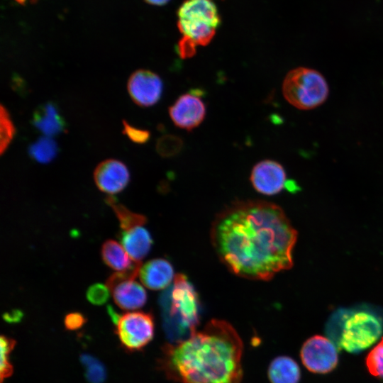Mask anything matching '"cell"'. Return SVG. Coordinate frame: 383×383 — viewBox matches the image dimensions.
<instances>
[{"label": "cell", "mask_w": 383, "mask_h": 383, "mask_svg": "<svg viewBox=\"0 0 383 383\" xmlns=\"http://www.w3.org/2000/svg\"><path fill=\"white\" fill-rule=\"evenodd\" d=\"M297 233L277 205L238 201L218 213L211 240L221 262L233 274L268 280L291 268Z\"/></svg>", "instance_id": "obj_1"}, {"label": "cell", "mask_w": 383, "mask_h": 383, "mask_svg": "<svg viewBox=\"0 0 383 383\" xmlns=\"http://www.w3.org/2000/svg\"><path fill=\"white\" fill-rule=\"evenodd\" d=\"M243 350L235 328L212 319L187 339L164 345L157 366L178 383H240Z\"/></svg>", "instance_id": "obj_2"}, {"label": "cell", "mask_w": 383, "mask_h": 383, "mask_svg": "<svg viewBox=\"0 0 383 383\" xmlns=\"http://www.w3.org/2000/svg\"><path fill=\"white\" fill-rule=\"evenodd\" d=\"M328 335L339 348L349 353H359L374 343L381 336V319L366 309H340L330 318Z\"/></svg>", "instance_id": "obj_3"}, {"label": "cell", "mask_w": 383, "mask_h": 383, "mask_svg": "<svg viewBox=\"0 0 383 383\" xmlns=\"http://www.w3.org/2000/svg\"><path fill=\"white\" fill-rule=\"evenodd\" d=\"M166 331L172 343L189 338L199 321V304L193 286L182 274L174 278Z\"/></svg>", "instance_id": "obj_4"}, {"label": "cell", "mask_w": 383, "mask_h": 383, "mask_svg": "<svg viewBox=\"0 0 383 383\" xmlns=\"http://www.w3.org/2000/svg\"><path fill=\"white\" fill-rule=\"evenodd\" d=\"M177 26L182 37L196 45H206L221 24L218 8L213 0H186L177 11Z\"/></svg>", "instance_id": "obj_5"}, {"label": "cell", "mask_w": 383, "mask_h": 383, "mask_svg": "<svg viewBox=\"0 0 383 383\" xmlns=\"http://www.w3.org/2000/svg\"><path fill=\"white\" fill-rule=\"evenodd\" d=\"M282 92L285 99L294 107L310 110L326 101L329 88L325 77L318 71L299 67L285 76Z\"/></svg>", "instance_id": "obj_6"}, {"label": "cell", "mask_w": 383, "mask_h": 383, "mask_svg": "<svg viewBox=\"0 0 383 383\" xmlns=\"http://www.w3.org/2000/svg\"><path fill=\"white\" fill-rule=\"evenodd\" d=\"M115 322L116 333L126 350H141L153 338L155 323L153 316L149 313L128 312L118 316Z\"/></svg>", "instance_id": "obj_7"}, {"label": "cell", "mask_w": 383, "mask_h": 383, "mask_svg": "<svg viewBox=\"0 0 383 383\" xmlns=\"http://www.w3.org/2000/svg\"><path fill=\"white\" fill-rule=\"evenodd\" d=\"M300 357L306 368L311 372L325 374L338 364V351L333 342L326 337L314 335L303 344Z\"/></svg>", "instance_id": "obj_8"}, {"label": "cell", "mask_w": 383, "mask_h": 383, "mask_svg": "<svg viewBox=\"0 0 383 383\" xmlns=\"http://www.w3.org/2000/svg\"><path fill=\"white\" fill-rule=\"evenodd\" d=\"M163 84L160 77L148 70H138L130 76L127 89L133 102L143 107L155 105L160 99Z\"/></svg>", "instance_id": "obj_9"}, {"label": "cell", "mask_w": 383, "mask_h": 383, "mask_svg": "<svg viewBox=\"0 0 383 383\" xmlns=\"http://www.w3.org/2000/svg\"><path fill=\"white\" fill-rule=\"evenodd\" d=\"M175 126L191 131L199 126L206 116V106L200 96L194 91L181 95L169 108Z\"/></svg>", "instance_id": "obj_10"}, {"label": "cell", "mask_w": 383, "mask_h": 383, "mask_svg": "<svg viewBox=\"0 0 383 383\" xmlns=\"http://www.w3.org/2000/svg\"><path fill=\"white\" fill-rule=\"evenodd\" d=\"M94 180L98 189L112 195L123 191L130 181L126 165L120 160L108 159L101 162L94 171Z\"/></svg>", "instance_id": "obj_11"}, {"label": "cell", "mask_w": 383, "mask_h": 383, "mask_svg": "<svg viewBox=\"0 0 383 383\" xmlns=\"http://www.w3.org/2000/svg\"><path fill=\"white\" fill-rule=\"evenodd\" d=\"M250 181L258 192L265 195H274L283 189L287 176L284 167L279 162L265 160L254 166Z\"/></svg>", "instance_id": "obj_12"}, {"label": "cell", "mask_w": 383, "mask_h": 383, "mask_svg": "<svg viewBox=\"0 0 383 383\" xmlns=\"http://www.w3.org/2000/svg\"><path fill=\"white\" fill-rule=\"evenodd\" d=\"M138 275L143 285L152 290L166 288L174 278L172 265L162 258L148 261L140 267Z\"/></svg>", "instance_id": "obj_13"}, {"label": "cell", "mask_w": 383, "mask_h": 383, "mask_svg": "<svg viewBox=\"0 0 383 383\" xmlns=\"http://www.w3.org/2000/svg\"><path fill=\"white\" fill-rule=\"evenodd\" d=\"M33 126L45 136L52 137L65 131L66 122L57 105L52 101L39 105L33 112Z\"/></svg>", "instance_id": "obj_14"}, {"label": "cell", "mask_w": 383, "mask_h": 383, "mask_svg": "<svg viewBox=\"0 0 383 383\" xmlns=\"http://www.w3.org/2000/svg\"><path fill=\"white\" fill-rule=\"evenodd\" d=\"M109 290L116 304L124 310L141 308L146 303L148 298L145 289L134 279L120 282Z\"/></svg>", "instance_id": "obj_15"}, {"label": "cell", "mask_w": 383, "mask_h": 383, "mask_svg": "<svg viewBox=\"0 0 383 383\" xmlns=\"http://www.w3.org/2000/svg\"><path fill=\"white\" fill-rule=\"evenodd\" d=\"M118 238L131 259L135 262H140L148 254L152 245L149 231L142 226L122 231Z\"/></svg>", "instance_id": "obj_16"}, {"label": "cell", "mask_w": 383, "mask_h": 383, "mask_svg": "<svg viewBox=\"0 0 383 383\" xmlns=\"http://www.w3.org/2000/svg\"><path fill=\"white\" fill-rule=\"evenodd\" d=\"M267 375L271 383H299L301 371L292 358L279 356L270 362Z\"/></svg>", "instance_id": "obj_17"}, {"label": "cell", "mask_w": 383, "mask_h": 383, "mask_svg": "<svg viewBox=\"0 0 383 383\" xmlns=\"http://www.w3.org/2000/svg\"><path fill=\"white\" fill-rule=\"evenodd\" d=\"M101 255L107 266L120 272L128 270L141 263L130 259L124 248L113 240H107L103 243Z\"/></svg>", "instance_id": "obj_18"}, {"label": "cell", "mask_w": 383, "mask_h": 383, "mask_svg": "<svg viewBox=\"0 0 383 383\" xmlns=\"http://www.w3.org/2000/svg\"><path fill=\"white\" fill-rule=\"evenodd\" d=\"M106 202L113 210L122 231L142 226L147 221V218L145 216L133 212L123 205L118 204L114 197L111 196L107 197Z\"/></svg>", "instance_id": "obj_19"}, {"label": "cell", "mask_w": 383, "mask_h": 383, "mask_svg": "<svg viewBox=\"0 0 383 383\" xmlns=\"http://www.w3.org/2000/svg\"><path fill=\"white\" fill-rule=\"evenodd\" d=\"M58 151L57 143L48 136L38 138L28 148L30 157L35 162L43 164L52 161Z\"/></svg>", "instance_id": "obj_20"}, {"label": "cell", "mask_w": 383, "mask_h": 383, "mask_svg": "<svg viewBox=\"0 0 383 383\" xmlns=\"http://www.w3.org/2000/svg\"><path fill=\"white\" fill-rule=\"evenodd\" d=\"M0 152L2 155L9 146L16 133V128L11 116L2 104L0 109Z\"/></svg>", "instance_id": "obj_21"}, {"label": "cell", "mask_w": 383, "mask_h": 383, "mask_svg": "<svg viewBox=\"0 0 383 383\" xmlns=\"http://www.w3.org/2000/svg\"><path fill=\"white\" fill-rule=\"evenodd\" d=\"M183 147V141L179 137L166 134L158 138L156 150L163 157H170L179 153Z\"/></svg>", "instance_id": "obj_22"}, {"label": "cell", "mask_w": 383, "mask_h": 383, "mask_svg": "<svg viewBox=\"0 0 383 383\" xmlns=\"http://www.w3.org/2000/svg\"><path fill=\"white\" fill-rule=\"evenodd\" d=\"M15 345L16 341L13 339L4 335L1 337V383L12 374L13 367L10 362V354Z\"/></svg>", "instance_id": "obj_23"}, {"label": "cell", "mask_w": 383, "mask_h": 383, "mask_svg": "<svg viewBox=\"0 0 383 383\" xmlns=\"http://www.w3.org/2000/svg\"><path fill=\"white\" fill-rule=\"evenodd\" d=\"M366 365L372 375L383 379V338L367 355Z\"/></svg>", "instance_id": "obj_24"}, {"label": "cell", "mask_w": 383, "mask_h": 383, "mask_svg": "<svg viewBox=\"0 0 383 383\" xmlns=\"http://www.w3.org/2000/svg\"><path fill=\"white\" fill-rule=\"evenodd\" d=\"M82 362L86 369V376L91 383H102L106 377V371L102 364L91 356L84 355Z\"/></svg>", "instance_id": "obj_25"}, {"label": "cell", "mask_w": 383, "mask_h": 383, "mask_svg": "<svg viewBox=\"0 0 383 383\" xmlns=\"http://www.w3.org/2000/svg\"><path fill=\"white\" fill-rule=\"evenodd\" d=\"M109 291L110 290L106 285L96 283L88 288L86 296L91 304L94 305H102L108 301Z\"/></svg>", "instance_id": "obj_26"}, {"label": "cell", "mask_w": 383, "mask_h": 383, "mask_svg": "<svg viewBox=\"0 0 383 383\" xmlns=\"http://www.w3.org/2000/svg\"><path fill=\"white\" fill-rule=\"evenodd\" d=\"M123 133L135 143L143 144L146 143L150 137V133L147 130L140 129L128 124L126 121H123Z\"/></svg>", "instance_id": "obj_27"}, {"label": "cell", "mask_w": 383, "mask_h": 383, "mask_svg": "<svg viewBox=\"0 0 383 383\" xmlns=\"http://www.w3.org/2000/svg\"><path fill=\"white\" fill-rule=\"evenodd\" d=\"M196 45L190 40L182 37L177 45V51L180 57L187 59L196 53Z\"/></svg>", "instance_id": "obj_28"}, {"label": "cell", "mask_w": 383, "mask_h": 383, "mask_svg": "<svg viewBox=\"0 0 383 383\" xmlns=\"http://www.w3.org/2000/svg\"><path fill=\"white\" fill-rule=\"evenodd\" d=\"M86 321L85 316L79 312L68 313L64 321L65 328L70 331H74L81 328Z\"/></svg>", "instance_id": "obj_29"}, {"label": "cell", "mask_w": 383, "mask_h": 383, "mask_svg": "<svg viewBox=\"0 0 383 383\" xmlns=\"http://www.w3.org/2000/svg\"><path fill=\"white\" fill-rule=\"evenodd\" d=\"M147 3L155 5V6H162L170 1V0H145Z\"/></svg>", "instance_id": "obj_30"}, {"label": "cell", "mask_w": 383, "mask_h": 383, "mask_svg": "<svg viewBox=\"0 0 383 383\" xmlns=\"http://www.w3.org/2000/svg\"><path fill=\"white\" fill-rule=\"evenodd\" d=\"M16 1L18 3L22 4H24L25 1H26V0H16Z\"/></svg>", "instance_id": "obj_31"}]
</instances>
